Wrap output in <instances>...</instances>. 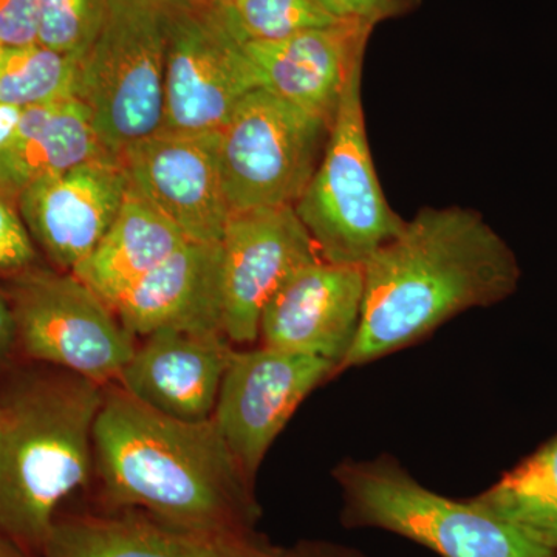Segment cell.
Instances as JSON below:
<instances>
[{
	"label": "cell",
	"mask_w": 557,
	"mask_h": 557,
	"mask_svg": "<svg viewBox=\"0 0 557 557\" xmlns=\"http://www.w3.org/2000/svg\"><path fill=\"white\" fill-rule=\"evenodd\" d=\"M361 322L339 372L423 339L519 287L515 251L474 209L423 208L362 265Z\"/></svg>",
	"instance_id": "obj_1"
},
{
	"label": "cell",
	"mask_w": 557,
	"mask_h": 557,
	"mask_svg": "<svg viewBox=\"0 0 557 557\" xmlns=\"http://www.w3.org/2000/svg\"><path fill=\"white\" fill-rule=\"evenodd\" d=\"M102 508L149 512L178 525L256 533L260 507L214 418L185 421L104 387L94 429Z\"/></svg>",
	"instance_id": "obj_2"
},
{
	"label": "cell",
	"mask_w": 557,
	"mask_h": 557,
	"mask_svg": "<svg viewBox=\"0 0 557 557\" xmlns=\"http://www.w3.org/2000/svg\"><path fill=\"white\" fill-rule=\"evenodd\" d=\"M104 387L61 369L0 387V536L27 556L40 557L61 505L89 483Z\"/></svg>",
	"instance_id": "obj_3"
},
{
	"label": "cell",
	"mask_w": 557,
	"mask_h": 557,
	"mask_svg": "<svg viewBox=\"0 0 557 557\" xmlns=\"http://www.w3.org/2000/svg\"><path fill=\"white\" fill-rule=\"evenodd\" d=\"M344 498V522L391 531L442 557H553L518 528L472 498L434 493L395 458L346 461L336 468Z\"/></svg>",
	"instance_id": "obj_4"
},
{
	"label": "cell",
	"mask_w": 557,
	"mask_h": 557,
	"mask_svg": "<svg viewBox=\"0 0 557 557\" xmlns=\"http://www.w3.org/2000/svg\"><path fill=\"white\" fill-rule=\"evenodd\" d=\"M362 65L351 70L317 171L295 211L321 259L364 265L406 220L381 188L362 106Z\"/></svg>",
	"instance_id": "obj_5"
},
{
	"label": "cell",
	"mask_w": 557,
	"mask_h": 557,
	"mask_svg": "<svg viewBox=\"0 0 557 557\" xmlns=\"http://www.w3.org/2000/svg\"><path fill=\"white\" fill-rule=\"evenodd\" d=\"M164 67L163 0H110L100 35L79 62L76 98L115 159L161 131Z\"/></svg>",
	"instance_id": "obj_6"
},
{
	"label": "cell",
	"mask_w": 557,
	"mask_h": 557,
	"mask_svg": "<svg viewBox=\"0 0 557 557\" xmlns=\"http://www.w3.org/2000/svg\"><path fill=\"white\" fill-rule=\"evenodd\" d=\"M327 120L255 89L218 132V164L231 212L295 207L327 143Z\"/></svg>",
	"instance_id": "obj_7"
},
{
	"label": "cell",
	"mask_w": 557,
	"mask_h": 557,
	"mask_svg": "<svg viewBox=\"0 0 557 557\" xmlns=\"http://www.w3.org/2000/svg\"><path fill=\"white\" fill-rule=\"evenodd\" d=\"M9 298L20 354L32 361L108 386L137 348L108 304L69 271H24Z\"/></svg>",
	"instance_id": "obj_8"
},
{
	"label": "cell",
	"mask_w": 557,
	"mask_h": 557,
	"mask_svg": "<svg viewBox=\"0 0 557 557\" xmlns=\"http://www.w3.org/2000/svg\"><path fill=\"white\" fill-rule=\"evenodd\" d=\"M164 115L160 132H219L259 79L244 46L205 0H163Z\"/></svg>",
	"instance_id": "obj_9"
},
{
	"label": "cell",
	"mask_w": 557,
	"mask_h": 557,
	"mask_svg": "<svg viewBox=\"0 0 557 557\" xmlns=\"http://www.w3.org/2000/svg\"><path fill=\"white\" fill-rule=\"evenodd\" d=\"M335 372V364L311 355L234 348L212 418L249 479L304 399Z\"/></svg>",
	"instance_id": "obj_10"
},
{
	"label": "cell",
	"mask_w": 557,
	"mask_h": 557,
	"mask_svg": "<svg viewBox=\"0 0 557 557\" xmlns=\"http://www.w3.org/2000/svg\"><path fill=\"white\" fill-rule=\"evenodd\" d=\"M220 249L223 330L237 346L259 339L260 318L274 293L321 259L295 207L231 212Z\"/></svg>",
	"instance_id": "obj_11"
},
{
	"label": "cell",
	"mask_w": 557,
	"mask_h": 557,
	"mask_svg": "<svg viewBox=\"0 0 557 557\" xmlns=\"http://www.w3.org/2000/svg\"><path fill=\"white\" fill-rule=\"evenodd\" d=\"M132 188L174 223L186 239L220 244L231 215L218 164V132H159L119 157Z\"/></svg>",
	"instance_id": "obj_12"
},
{
	"label": "cell",
	"mask_w": 557,
	"mask_h": 557,
	"mask_svg": "<svg viewBox=\"0 0 557 557\" xmlns=\"http://www.w3.org/2000/svg\"><path fill=\"white\" fill-rule=\"evenodd\" d=\"M258 533L178 525L129 508L60 512L40 557H285Z\"/></svg>",
	"instance_id": "obj_13"
},
{
	"label": "cell",
	"mask_w": 557,
	"mask_h": 557,
	"mask_svg": "<svg viewBox=\"0 0 557 557\" xmlns=\"http://www.w3.org/2000/svg\"><path fill=\"white\" fill-rule=\"evenodd\" d=\"M362 302V265L314 260L267 304L259 339L265 347L325 359L339 372L357 338Z\"/></svg>",
	"instance_id": "obj_14"
},
{
	"label": "cell",
	"mask_w": 557,
	"mask_h": 557,
	"mask_svg": "<svg viewBox=\"0 0 557 557\" xmlns=\"http://www.w3.org/2000/svg\"><path fill=\"white\" fill-rule=\"evenodd\" d=\"M129 189L120 160L87 161L21 194V218L51 262L72 273L100 245Z\"/></svg>",
	"instance_id": "obj_15"
},
{
	"label": "cell",
	"mask_w": 557,
	"mask_h": 557,
	"mask_svg": "<svg viewBox=\"0 0 557 557\" xmlns=\"http://www.w3.org/2000/svg\"><path fill=\"white\" fill-rule=\"evenodd\" d=\"M233 346L225 335L159 330L135 348L113 384L163 416L211 420Z\"/></svg>",
	"instance_id": "obj_16"
},
{
	"label": "cell",
	"mask_w": 557,
	"mask_h": 557,
	"mask_svg": "<svg viewBox=\"0 0 557 557\" xmlns=\"http://www.w3.org/2000/svg\"><path fill=\"white\" fill-rule=\"evenodd\" d=\"M373 27L336 22L276 40L245 44L262 89L332 123L351 70L364 62Z\"/></svg>",
	"instance_id": "obj_17"
},
{
	"label": "cell",
	"mask_w": 557,
	"mask_h": 557,
	"mask_svg": "<svg viewBox=\"0 0 557 557\" xmlns=\"http://www.w3.org/2000/svg\"><path fill=\"white\" fill-rule=\"evenodd\" d=\"M112 310L132 336L141 338L166 329L225 335L220 244L185 242L132 285Z\"/></svg>",
	"instance_id": "obj_18"
},
{
	"label": "cell",
	"mask_w": 557,
	"mask_h": 557,
	"mask_svg": "<svg viewBox=\"0 0 557 557\" xmlns=\"http://www.w3.org/2000/svg\"><path fill=\"white\" fill-rule=\"evenodd\" d=\"M185 242V234L129 185L119 218L89 258L72 273L112 309L132 285Z\"/></svg>",
	"instance_id": "obj_19"
},
{
	"label": "cell",
	"mask_w": 557,
	"mask_h": 557,
	"mask_svg": "<svg viewBox=\"0 0 557 557\" xmlns=\"http://www.w3.org/2000/svg\"><path fill=\"white\" fill-rule=\"evenodd\" d=\"M100 159L115 157L102 146L87 106L70 98L39 129L14 135L0 152V196L17 200L38 180Z\"/></svg>",
	"instance_id": "obj_20"
},
{
	"label": "cell",
	"mask_w": 557,
	"mask_h": 557,
	"mask_svg": "<svg viewBox=\"0 0 557 557\" xmlns=\"http://www.w3.org/2000/svg\"><path fill=\"white\" fill-rule=\"evenodd\" d=\"M472 500L557 553V437Z\"/></svg>",
	"instance_id": "obj_21"
},
{
	"label": "cell",
	"mask_w": 557,
	"mask_h": 557,
	"mask_svg": "<svg viewBox=\"0 0 557 557\" xmlns=\"http://www.w3.org/2000/svg\"><path fill=\"white\" fill-rule=\"evenodd\" d=\"M79 62L38 42L3 49L0 102L25 109L76 98Z\"/></svg>",
	"instance_id": "obj_22"
},
{
	"label": "cell",
	"mask_w": 557,
	"mask_h": 557,
	"mask_svg": "<svg viewBox=\"0 0 557 557\" xmlns=\"http://www.w3.org/2000/svg\"><path fill=\"white\" fill-rule=\"evenodd\" d=\"M214 9L240 46L287 38L341 22L329 13L321 0H239Z\"/></svg>",
	"instance_id": "obj_23"
},
{
	"label": "cell",
	"mask_w": 557,
	"mask_h": 557,
	"mask_svg": "<svg viewBox=\"0 0 557 557\" xmlns=\"http://www.w3.org/2000/svg\"><path fill=\"white\" fill-rule=\"evenodd\" d=\"M110 0H40L38 44L83 60L100 35Z\"/></svg>",
	"instance_id": "obj_24"
},
{
	"label": "cell",
	"mask_w": 557,
	"mask_h": 557,
	"mask_svg": "<svg viewBox=\"0 0 557 557\" xmlns=\"http://www.w3.org/2000/svg\"><path fill=\"white\" fill-rule=\"evenodd\" d=\"M36 255L24 220L10 207L5 197L0 196V273L17 274L33 269Z\"/></svg>",
	"instance_id": "obj_25"
},
{
	"label": "cell",
	"mask_w": 557,
	"mask_h": 557,
	"mask_svg": "<svg viewBox=\"0 0 557 557\" xmlns=\"http://www.w3.org/2000/svg\"><path fill=\"white\" fill-rule=\"evenodd\" d=\"M40 0H0V47L38 42Z\"/></svg>",
	"instance_id": "obj_26"
},
{
	"label": "cell",
	"mask_w": 557,
	"mask_h": 557,
	"mask_svg": "<svg viewBox=\"0 0 557 557\" xmlns=\"http://www.w3.org/2000/svg\"><path fill=\"white\" fill-rule=\"evenodd\" d=\"M333 17L341 22H357L375 28L409 10L412 0H321Z\"/></svg>",
	"instance_id": "obj_27"
},
{
	"label": "cell",
	"mask_w": 557,
	"mask_h": 557,
	"mask_svg": "<svg viewBox=\"0 0 557 557\" xmlns=\"http://www.w3.org/2000/svg\"><path fill=\"white\" fill-rule=\"evenodd\" d=\"M16 351H20V347L13 306L9 296L0 293V369L9 364Z\"/></svg>",
	"instance_id": "obj_28"
},
{
	"label": "cell",
	"mask_w": 557,
	"mask_h": 557,
	"mask_svg": "<svg viewBox=\"0 0 557 557\" xmlns=\"http://www.w3.org/2000/svg\"><path fill=\"white\" fill-rule=\"evenodd\" d=\"M22 109L0 102V152L10 145L20 123Z\"/></svg>",
	"instance_id": "obj_29"
},
{
	"label": "cell",
	"mask_w": 557,
	"mask_h": 557,
	"mask_svg": "<svg viewBox=\"0 0 557 557\" xmlns=\"http://www.w3.org/2000/svg\"><path fill=\"white\" fill-rule=\"evenodd\" d=\"M285 557H348L344 549L329 547V545L307 544L287 549Z\"/></svg>",
	"instance_id": "obj_30"
},
{
	"label": "cell",
	"mask_w": 557,
	"mask_h": 557,
	"mask_svg": "<svg viewBox=\"0 0 557 557\" xmlns=\"http://www.w3.org/2000/svg\"><path fill=\"white\" fill-rule=\"evenodd\" d=\"M0 557H30L25 555L16 545L11 544L5 537L0 536Z\"/></svg>",
	"instance_id": "obj_31"
},
{
	"label": "cell",
	"mask_w": 557,
	"mask_h": 557,
	"mask_svg": "<svg viewBox=\"0 0 557 557\" xmlns=\"http://www.w3.org/2000/svg\"><path fill=\"white\" fill-rule=\"evenodd\" d=\"M205 2H208L209 5L223 7L230 5V3L239 2V0H205Z\"/></svg>",
	"instance_id": "obj_32"
},
{
	"label": "cell",
	"mask_w": 557,
	"mask_h": 557,
	"mask_svg": "<svg viewBox=\"0 0 557 557\" xmlns=\"http://www.w3.org/2000/svg\"><path fill=\"white\" fill-rule=\"evenodd\" d=\"M2 57H3V49H2V47H0V61H2Z\"/></svg>",
	"instance_id": "obj_33"
},
{
	"label": "cell",
	"mask_w": 557,
	"mask_h": 557,
	"mask_svg": "<svg viewBox=\"0 0 557 557\" xmlns=\"http://www.w3.org/2000/svg\"><path fill=\"white\" fill-rule=\"evenodd\" d=\"M553 557H557V555L553 556Z\"/></svg>",
	"instance_id": "obj_34"
}]
</instances>
